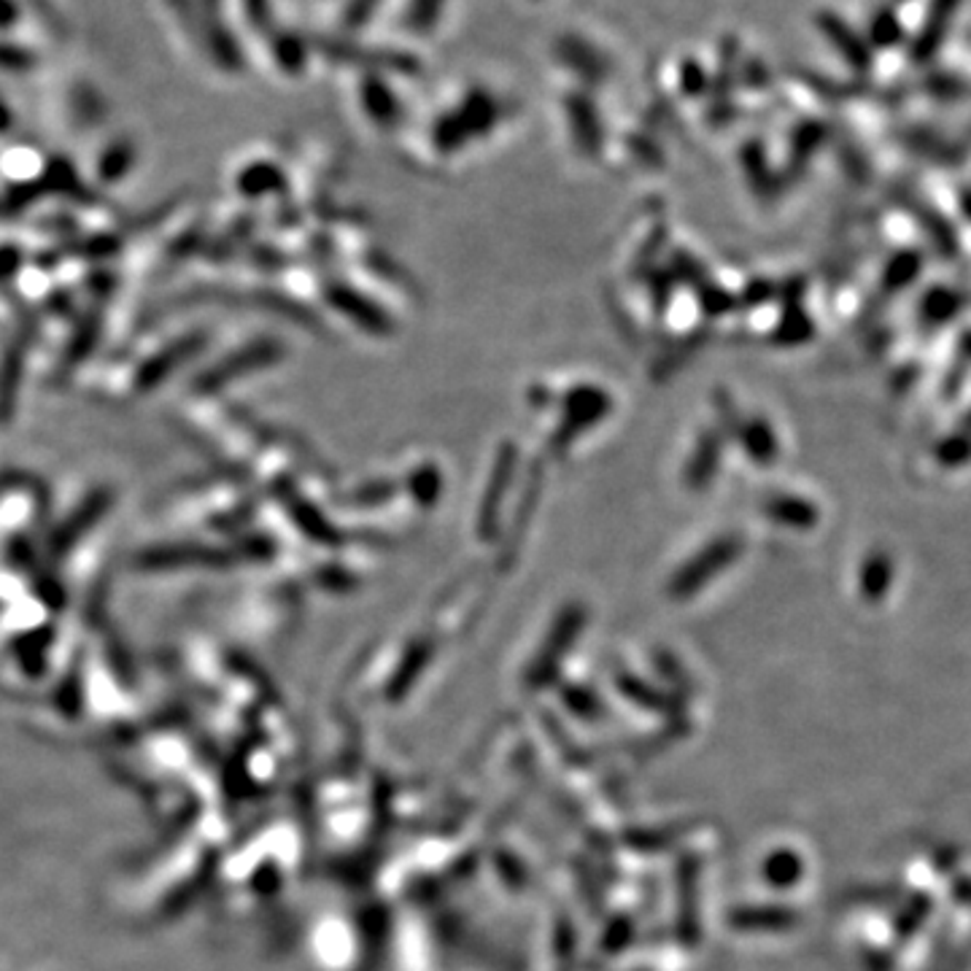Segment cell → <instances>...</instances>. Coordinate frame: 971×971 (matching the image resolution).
I'll return each instance as SVG.
<instances>
[{
  "mask_svg": "<svg viewBox=\"0 0 971 971\" xmlns=\"http://www.w3.org/2000/svg\"><path fill=\"white\" fill-rule=\"evenodd\" d=\"M219 551H208V548H157L143 556L149 566H182V564H219Z\"/></svg>",
  "mask_w": 971,
  "mask_h": 971,
  "instance_id": "obj_2",
  "label": "cell"
},
{
  "mask_svg": "<svg viewBox=\"0 0 971 971\" xmlns=\"http://www.w3.org/2000/svg\"><path fill=\"white\" fill-rule=\"evenodd\" d=\"M958 9V0H933V9L929 22H926L923 33L918 39V58H931L939 47H942L944 33H948V22L952 20Z\"/></svg>",
  "mask_w": 971,
  "mask_h": 971,
  "instance_id": "obj_1",
  "label": "cell"
},
{
  "mask_svg": "<svg viewBox=\"0 0 971 971\" xmlns=\"http://www.w3.org/2000/svg\"><path fill=\"white\" fill-rule=\"evenodd\" d=\"M971 457V443L967 438H950L944 440L942 448H939V459H942L944 464H961L967 462Z\"/></svg>",
  "mask_w": 971,
  "mask_h": 971,
  "instance_id": "obj_6",
  "label": "cell"
},
{
  "mask_svg": "<svg viewBox=\"0 0 971 971\" xmlns=\"http://www.w3.org/2000/svg\"><path fill=\"white\" fill-rule=\"evenodd\" d=\"M273 357H276V351H273L270 346L248 348V351H243L241 357H229L227 362H224L222 367H216L214 376H211L205 384H208V386H216V384H224V381H233L235 376H243V372L254 370V367H257V365L270 362Z\"/></svg>",
  "mask_w": 971,
  "mask_h": 971,
  "instance_id": "obj_3",
  "label": "cell"
},
{
  "mask_svg": "<svg viewBox=\"0 0 971 971\" xmlns=\"http://www.w3.org/2000/svg\"><path fill=\"white\" fill-rule=\"evenodd\" d=\"M101 510H103V500H92L90 505H84L79 510L76 515H73V519L76 521H71V524H65L60 529V534H58V545L60 548H68V545H73L76 543V538L81 534V529H90L92 524H95V519L98 515H101Z\"/></svg>",
  "mask_w": 971,
  "mask_h": 971,
  "instance_id": "obj_5",
  "label": "cell"
},
{
  "mask_svg": "<svg viewBox=\"0 0 971 971\" xmlns=\"http://www.w3.org/2000/svg\"><path fill=\"white\" fill-rule=\"evenodd\" d=\"M861 586L871 600H877V596H882L890 586V562L886 556H875L869 559V564L863 566L861 572Z\"/></svg>",
  "mask_w": 971,
  "mask_h": 971,
  "instance_id": "obj_4",
  "label": "cell"
}]
</instances>
